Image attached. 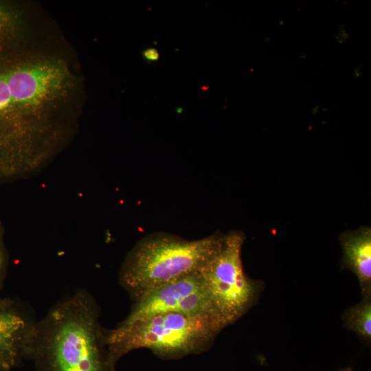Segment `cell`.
<instances>
[{
	"mask_svg": "<svg viewBox=\"0 0 371 371\" xmlns=\"http://www.w3.org/2000/svg\"><path fill=\"white\" fill-rule=\"evenodd\" d=\"M345 328L354 332L366 344L371 342V297L361 299L342 314Z\"/></svg>",
	"mask_w": 371,
	"mask_h": 371,
	"instance_id": "ba28073f",
	"label": "cell"
},
{
	"mask_svg": "<svg viewBox=\"0 0 371 371\" xmlns=\"http://www.w3.org/2000/svg\"><path fill=\"white\" fill-rule=\"evenodd\" d=\"M337 371H353L350 368H344L343 369H340Z\"/></svg>",
	"mask_w": 371,
	"mask_h": 371,
	"instance_id": "7c38bea8",
	"label": "cell"
},
{
	"mask_svg": "<svg viewBox=\"0 0 371 371\" xmlns=\"http://www.w3.org/2000/svg\"><path fill=\"white\" fill-rule=\"evenodd\" d=\"M142 56L148 61H156L159 58L158 51L155 48H148L143 51Z\"/></svg>",
	"mask_w": 371,
	"mask_h": 371,
	"instance_id": "8fae6325",
	"label": "cell"
},
{
	"mask_svg": "<svg viewBox=\"0 0 371 371\" xmlns=\"http://www.w3.org/2000/svg\"><path fill=\"white\" fill-rule=\"evenodd\" d=\"M166 313L209 315L224 324L211 304L199 272L159 287L135 301L129 314L120 324L128 325Z\"/></svg>",
	"mask_w": 371,
	"mask_h": 371,
	"instance_id": "5b68a950",
	"label": "cell"
},
{
	"mask_svg": "<svg viewBox=\"0 0 371 371\" xmlns=\"http://www.w3.org/2000/svg\"><path fill=\"white\" fill-rule=\"evenodd\" d=\"M34 322L19 309L0 302V370L8 371L23 358Z\"/></svg>",
	"mask_w": 371,
	"mask_h": 371,
	"instance_id": "8992f818",
	"label": "cell"
},
{
	"mask_svg": "<svg viewBox=\"0 0 371 371\" xmlns=\"http://www.w3.org/2000/svg\"><path fill=\"white\" fill-rule=\"evenodd\" d=\"M342 249L341 269L351 271L357 277L361 299L371 297V229L361 226L343 232L339 237Z\"/></svg>",
	"mask_w": 371,
	"mask_h": 371,
	"instance_id": "52a82bcc",
	"label": "cell"
},
{
	"mask_svg": "<svg viewBox=\"0 0 371 371\" xmlns=\"http://www.w3.org/2000/svg\"><path fill=\"white\" fill-rule=\"evenodd\" d=\"M14 18L12 12L0 3V44L12 27Z\"/></svg>",
	"mask_w": 371,
	"mask_h": 371,
	"instance_id": "9c48e42d",
	"label": "cell"
},
{
	"mask_svg": "<svg viewBox=\"0 0 371 371\" xmlns=\"http://www.w3.org/2000/svg\"><path fill=\"white\" fill-rule=\"evenodd\" d=\"M23 358L37 371H115L91 293L80 289L35 321Z\"/></svg>",
	"mask_w": 371,
	"mask_h": 371,
	"instance_id": "6da1fadb",
	"label": "cell"
},
{
	"mask_svg": "<svg viewBox=\"0 0 371 371\" xmlns=\"http://www.w3.org/2000/svg\"><path fill=\"white\" fill-rule=\"evenodd\" d=\"M223 235L215 233L191 240L166 233L146 236L126 256L120 283L136 301L159 287L199 272Z\"/></svg>",
	"mask_w": 371,
	"mask_h": 371,
	"instance_id": "7a4b0ae2",
	"label": "cell"
},
{
	"mask_svg": "<svg viewBox=\"0 0 371 371\" xmlns=\"http://www.w3.org/2000/svg\"><path fill=\"white\" fill-rule=\"evenodd\" d=\"M225 326L217 318L181 313L158 314L128 325L104 330L115 363L128 352L147 348L163 357L175 358L205 350Z\"/></svg>",
	"mask_w": 371,
	"mask_h": 371,
	"instance_id": "3957f363",
	"label": "cell"
},
{
	"mask_svg": "<svg viewBox=\"0 0 371 371\" xmlns=\"http://www.w3.org/2000/svg\"><path fill=\"white\" fill-rule=\"evenodd\" d=\"M5 253L3 245L2 230L0 227V285L2 277L5 270Z\"/></svg>",
	"mask_w": 371,
	"mask_h": 371,
	"instance_id": "30bf717a",
	"label": "cell"
},
{
	"mask_svg": "<svg viewBox=\"0 0 371 371\" xmlns=\"http://www.w3.org/2000/svg\"><path fill=\"white\" fill-rule=\"evenodd\" d=\"M245 239L238 231L224 234L199 271L211 304L226 326L247 313L264 289L261 281L251 279L244 271L241 252Z\"/></svg>",
	"mask_w": 371,
	"mask_h": 371,
	"instance_id": "277c9868",
	"label": "cell"
}]
</instances>
